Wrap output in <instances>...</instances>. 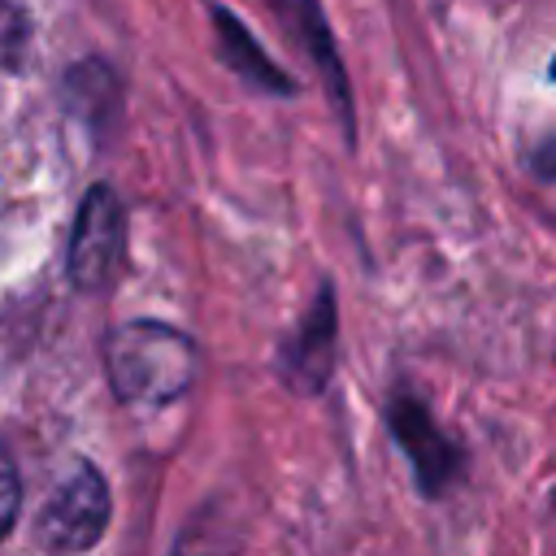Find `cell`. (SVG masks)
<instances>
[{
	"mask_svg": "<svg viewBox=\"0 0 556 556\" xmlns=\"http://www.w3.org/2000/svg\"><path fill=\"white\" fill-rule=\"evenodd\" d=\"M104 361L113 391L135 404L178 400L195 378V343L165 321H126L113 330Z\"/></svg>",
	"mask_w": 556,
	"mask_h": 556,
	"instance_id": "obj_1",
	"label": "cell"
},
{
	"mask_svg": "<svg viewBox=\"0 0 556 556\" xmlns=\"http://www.w3.org/2000/svg\"><path fill=\"white\" fill-rule=\"evenodd\" d=\"M334 356H339V308H334V287L321 282L308 313L278 348V374L291 391L317 395L334 374Z\"/></svg>",
	"mask_w": 556,
	"mask_h": 556,
	"instance_id": "obj_2",
	"label": "cell"
},
{
	"mask_svg": "<svg viewBox=\"0 0 556 556\" xmlns=\"http://www.w3.org/2000/svg\"><path fill=\"white\" fill-rule=\"evenodd\" d=\"M387 426H391L395 443L404 447V456L413 460V473H417L421 495H430V500L443 495L456 482V473H460V452L439 430V421L430 417V408L417 395L395 391L387 400Z\"/></svg>",
	"mask_w": 556,
	"mask_h": 556,
	"instance_id": "obj_3",
	"label": "cell"
},
{
	"mask_svg": "<svg viewBox=\"0 0 556 556\" xmlns=\"http://www.w3.org/2000/svg\"><path fill=\"white\" fill-rule=\"evenodd\" d=\"M117 261H122V204L109 187H91L70 239V278L83 291H100L117 274Z\"/></svg>",
	"mask_w": 556,
	"mask_h": 556,
	"instance_id": "obj_4",
	"label": "cell"
},
{
	"mask_svg": "<svg viewBox=\"0 0 556 556\" xmlns=\"http://www.w3.org/2000/svg\"><path fill=\"white\" fill-rule=\"evenodd\" d=\"M109 521V486L96 469H74L39 513V534L56 552H83L100 539Z\"/></svg>",
	"mask_w": 556,
	"mask_h": 556,
	"instance_id": "obj_5",
	"label": "cell"
},
{
	"mask_svg": "<svg viewBox=\"0 0 556 556\" xmlns=\"http://www.w3.org/2000/svg\"><path fill=\"white\" fill-rule=\"evenodd\" d=\"M274 13L282 17V26L295 35V43L304 48V56L313 61V70L321 74L326 83V96L343 122V139L356 143V109H352V91H348V74L339 65V52H334V35L326 26V13L317 0H269Z\"/></svg>",
	"mask_w": 556,
	"mask_h": 556,
	"instance_id": "obj_6",
	"label": "cell"
},
{
	"mask_svg": "<svg viewBox=\"0 0 556 556\" xmlns=\"http://www.w3.org/2000/svg\"><path fill=\"white\" fill-rule=\"evenodd\" d=\"M213 30H217V52H222V61H226L248 87H261V91H269V96H295L291 74H282V70L261 52V43L252 39V30H248L230 9L213 4Z\"/></svg>",
	"mask_w": 556,
	"mask_h": 556,
	"instance_id": "obj_7",
	"label": "cell"
},
{
	"mask_svg": "<svg viewBox=\"0 0 556 556\" xmlns=\"http://www.w3.org/2000/svg\"><path fill=\"white\" fill-rule=\"evenodd\" d=\"M169 556H239V539H235V530L217 513H200L174 539V552Z\"/></svg>",
	"mask_w": 556,
	"mask_h": 556,
	"instance_id": "obj_8",
	"label": "cell"
},
{
	"mask_svg": "<svg viewBox=\"0 0 556 556\" xmlns=\"http://www.w3.org/2000/svg\"><path fill=\"white\" fill-rule=\"evenodd\" d=\"M13 513H17V478H13V465L0 456V534L9 530Z\"/></svg>",
	"mask_w": 556,
	"mask_h": 556,
	"instance_id": "obj_9",
	"label": "cell"
},
{
	"mask_svg": "<svg viewBox=\"0 0 556 556\" xmlns=\"http://www.w3.org/2000/svg\"><path fill=\"white\" fill-rule=\"evenodd\" d=\"M13 52H17V17H13V9L0 0V65H9Z\"/></svg>",
	"mask_w": 556,
	"mask_h": 556,
	"instance_id": "obj_10",
	"label": "cell"
},
{
	"mask_svg": "<svg viewBox=\"0 0 556 556\" xmlns=\"http://www.w3.org/2000/svg\"><path fill=\"white\" fill-rule=\"evenodd\" d=\"M530 165H534V174H539V178H556V135H552V139H543V143L530 152Z\"/></svg>",
	"mask_w": 556,
	"mask_h": 556,
	"instance_id": "obj_11",
	"label": "cell"
},
{
	"mask_svg": "<svg viewBox=\"0 0 556 556\" xmlns=\"http://www.w3.org/2000/svg\"><path fill=\"white\" fill-rule=\"evenodd\" d=\"M552 83H556V56H552Z\"/></svg>",
	"mask_w": 556,
	"mask_h": 556,
	"instance_id": "obj_12",
	"label": "cell"
}]
</instances>
